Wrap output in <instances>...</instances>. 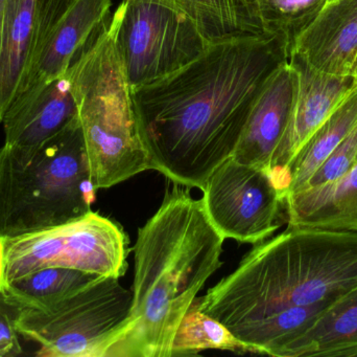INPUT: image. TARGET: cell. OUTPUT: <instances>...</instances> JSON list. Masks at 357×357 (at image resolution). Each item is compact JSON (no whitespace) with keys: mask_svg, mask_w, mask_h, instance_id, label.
<instances>
[{"mask_svg":"<svg viewBox=\"0 0 357 357\" xmlns=\"http://www.w3.org/2000/svg\"><path fill=\"white\" fill-rule=\"evenodd\" d=\"M289 59L276 38L231 40L210 44L176 73L134 89L153 170L203 190L234 154L258 94Z\"/></svg>","mask_w":357,"mask_h":357,"instance_id":"1","label":"cell"},{"mask_svg":"<svg viewBox=\"0 0 357 357\" xmlns=\"http://www.w3.org/2000/svg\"><path fill=\"white\" fill-rule=\"evenodd\" d=\"M174 184L138 230L129 316L104 357H169L181 320L222 266L226 239L203 201Z\"/></svg>","mask_w":357,"mask_h":357,"instance_id":"2","label":"cell"},{"mask_svg":"<svg viewBox=\"0 0 357 357\" xmlns=\"http://www.w3.org/2000/svg\"><path fill=\"white\" fill-rule=\"evenodd\" d=\"M357 285V233L289 226L258 245L236 270L197 298L236 339L289 308L335 301Z\"/></svg>","mask_w":357,"mask_h":357,"instance_id":"3","label":"cell"},{"mask_svg":"<svg viewBox=\"0 0 357 357\" xmlns=\"http://www.w3.org/2000/svg\"><path fill=\"white\" fill-rule=\"evenodd\" d=\"M92 182L98 190L153 170L110 20L67 71Z\"/></svg>","mask_w":357,"mask_h":357,"instance_id":"4","label":"cell"},{"mask_svg":"<svg viewBox=\"0 0 357 357\" xmlns=\"http://www.w3.org/2000/svg\"><path fill=\"white\" fill-rule=\"evenodd\" d=\"M92 182L79 117L43 144L0 148V238L59 226L91 212Z\"/></svg>","mask_w":357,"mask_h":357,"instance_id":"5","label":"cell"},{"mask_svg":"<svg viewBox=\"0 0 357 357\" xmlns=\"http://www.w3.org/2000/svg\"><path fill=\"white\" fill-rule=\"evenodd\" d=\"M129 239L116 222L89 212L83 217L29 234L0 238V289L47 268H66L121 279Z\"/></svg>","mask_w":357,"mask_h":357,"instance_id":"6","label":"cell"},{"mask_svg":"<svg viewBox=\"0 0 357 357\" xmlns=\"http://www.w3.org/2000/svg\"><path fill=\"white\" fill-rule=\"evenodd\" d=\"M131 303L119 278L100 276L50 309L22 308L17 329L39 345L37 356L104 357Z\"/></svg>","mask_w":357,"mask_h":357,"instance_id":"7","label":"cell"},{"mask_svg":"<svg viewBox=\"0 0 357 357\" xmlns=\"http://www.w3.org/2000/svg\"><path fill=\"white\" fill-rule=\"evenodd\" d=\"M110 23L133 89L176 73L210 45L172 0H123Z\"/></svg>","mask_w":357,"mask_h":357,"instance_id":"8","label":"cell"},{"mask_svg":"<svg viewBox=\"0 0 357 357\" xmlns=\"http://www.w3.org/2000/svg\"><path fill=\"white\" fill-rule=\"evenodd\" d=\"M202 191L206 213L225 239L255 245L281 226L284 198L264 170L231 156L212 172Z\"/></svg>","mask_w":357,"mask_h":357,"instance_id":"9","label":"cell"},{"mask_svg":"<svg viewBox=\"0 0 357 357\" xmlns=\"http://www.w3.org/2000/svg\"><path fill=\"white\" fill-rule=\"evenodd\" d=\"M73 0H6L0 22V124Z\"/></svg>","mask_w":357,"mask_h":357,"instance_id":"10","label":"cell"},{"mask_svg":"<svg viewBox=\"0 0 357 357\" xmlns=\"http://www.w3.org/2000/svg\"><path fill=\"white\" fill-rule=\"evenodd\" d=\"M298 73V90L287 130L275 151L270 175L284 198L289 172L300 151L314 132L350 94L354 75H328L317 71L298 56L289 57Z\"/></svg>","mask_w":357,"mask_h":357,"instance_id":"11","label":"cell"},{"mask_svg":"<svg viewBox=\"0 0 357 357\" xmlns=\"http://www.w3.org/2000/svg\"><path fill=\"white\" fill-rule=\"evenodd\" d=\"M112 0H73L50 35L24 88L8 110L22 108L64 75L77 54L108 22Z\"/></svg>","mask_w":357,"mask_h":357,"instance_id":"12","label":"cell"},{"mask_svg":"<svg viewBox=\"0 0 357 357\" xmlns=\"http://www.w3.org/2000/svg\"><path fill=\"white\" fill-rule=\"evenodd\" d=\"M297 90V71L289 60L285 61L258 94L233 159L270 174L275 151L291 119Z\"/></svg>","mask_w":357,"mask_h":357,"instance_id":"13","label":"cell"},{"mask_svg":"<svg viewBox=\"0 0 357 357\" xmlns=\"http://www.w3.org/2000/svg\"><path fill=\"white\" fill-rule=\"evenodd\" d=\"M328 75H354L357 61V0L326 2L297 38L291 54Z\"/></svg>","mask_w":357,"mask_h":357,"instance_id":"14","label":"cell"},{"mask_svg":"<svg viewBox=\"0 0 357 357\" xmlns=\"http://www.w3.org/2000/svg\"><path fill=\"white\" fill-rule=\"evenodd\" d=\"M77 117V106L67 73L50 82L37 99L8 110L3 122L4 144L31 149L43 144Z\"/></svg>","mask_w":357,"mask_h":357,"instance_id":"15","label":"cell"},{"mask_svg":"<svg viewBox=\"0 0 357 357\" xmlns=\"http://www.w3.org/2000/svg\"><path fill=\"white\" fill-rule=\"evenodd\" d=\"M287 226L357 233V163L331 184L284 197Z\"/></svg>","mask_w":357,"mask_h":357,"instance_id":"16","label":"cell"},{"mask_svg":"<svg viewBox=\"0 0 357 357\" xmlns=\"http://www.w3.org/2000/svg\"><path fill=\"white\" fill-rule=\"evenodd\" d=\"M357 357V285L287 346L282 357Z\"/></svg>","mask_w":357,"mask_h":357,"instance_id":"17","label":"cell"},{"mask_svg":"<svg viewBox=\"0 0 357 357\" xmlns=\"http://www.w3.org/2000/svg\"><path fill=\"white\" fill-rule=\"evenodd\" d=\"M188 15L209 44L266 37L256 0H172Z\"/></svg>","mask_w":357,"mask_h":357,"instance_id":"18","label":"cell"},{"mask_svg":"<svg viewBox=\"0 0 357 357\" xmlns=\"http://www.w3.org/2000/svg\"><path fill=\"white\" fill-rule=\"evenodd\" d=\"M356 126L357 84L296 157L289 169L285 196L301 190L325 159Z\"/></svg>","mask_w":357,"mask_h":357,"instance_id":"19","label":"cell"},{"mask_svg":"<svg viewBox=\"0 0 357 357\" xmlns=\"http://www.w3.org/2000/svg\"><path fill=\"white\" fill-rule=\"evenodd\" d=\"M98 277L73 268H42L14 279L0 293L23 309L47 310Z\"/></svg>","mask_w":357,"mask_h":357,"instance_id":"20","label":"cell"},{"mask_svg":"<svg viewBox=\"0 0 357 357\" xmlns=\"http://www.w3.org/2000/svg\"><path fill=\"white\" fill-rule=\"evenodd\" d=\"M207 350L248 354L227 327L199 309L195 299L176 331L171 357L195 356Z\"/></svg>","mask_w":357,"mask_h":357,"instance_id":"21","label":"cell"},{"mask_svg":"<svg viewBox=\"0 0 357 357\" xmlns=\"http://www.w3.org/2000/svg\"><path fill=\"white\" fill-rule=\"evenodd\" d=\"M256 1L264 35L282 42L291 54L296 40L324 8L327 0Z\"/></svg>","mask_w":357,"mask_h":357,"instance_id":"22","label":"cell"},{"mask_svg":"<svg viewBox=\"0 0 357 357\" xmlns=\"http://www.w3.org/2000/svg\"><path fill=\"white\" fill-rule=\"evenodd\" d=\"M356 163L357 126L325 159L324 163L312 174L301 190L337 182L345 176Z\"/></svg>","mask_w":357,"mask_h":357,"instance_id":"23","label":"cell"},{"mask_svg":"<svg viewBox=\"0 0 357 357\" xmlns=\"http://www.w3.org/2000/svg\"><path fill=\"white\" fill-rule=\"evenodd\" d=\"M22 308L0 293V357H15L23 354L17 320Z\"/></svg>","mask_w":357,"mask_h":357,"instance_id":"24","label":"cell"},{"mask_svg":"<svg viewBox=\"0 0 357 357\" xmlns=\"http://www.w3.org/2000/svg\"><path fill=\"white\" fill-rule=\"evenodd\" d=\"M6 0H0V22H1L2 15H3L4 6H6Z\"/></svg>","mask_w":357,"mask_h":357,"instance_id":"25","label":"cell"},{"mask_svg":"<svg viewBox=\"0 0 357 357\" xmlns=\"http://www.w3.org/2000/svg\"><path fill=\"white\" fill-rule=\"evenodd\" d=\"M354 77H356V82H357V61H356V71H354Z\"/></svg>","mask_w":357,"mask_h":357,"instance_id":"26","label":"cell"},{"mask_svg":"<svg viewBox=\"0 0 357 357\" xmlns=\"http://www.w3.org/2000/svg\"><path fill=\"white\" fill-rule=\"evenodd\" d=\"M333 1H337V0H327L326 2H333Z\"/></svg>","mask_w":357,"mask_h":357,"instance_id":"27","label":"cell"}]
</instances>
